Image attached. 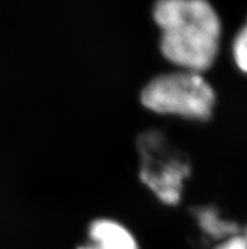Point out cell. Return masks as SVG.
<instances>
[{"instance_id":"6da1fadb","label":"cell","mask_w":247,"mask_h":249,"mask_svg":"<svg viewBox=\"0 0 247 249\" xmlns=\"http://www.w3.org/2000/svg\"><path fill=\"white\" fill-rule=\"evenodd\" d=\"M153 16L162 29L160 50L165 58L198 73L212 66L221 22L207 0H158Z\"/></svg>"},{"instance_id":"7a4b0ae2","label":"cell","mask_w":247,"mask_h":249,"mask_svg":"<svg viewBox=\"0 0 247 249\" xmlns=\"http://www.w3.org/2000/svg\"><path fill=\"white\" fill-rule=\"evenodd\" d=\"M141 103L154 113L207 120L212 115L216 95L199 73L184 70L151 80L141 92Z\"/></svg>"},{"instance_id":"3957f363","label":"cell","mask_w":247,"mask_h":249,"mask_svg":"<svg viewBox=\"0 0 247 249\" xmlns=\"http://www.w3.org/2000/svg\"><path fill=\"white\" fill-rule=\"evenodd\" d=\"M188 166L181 163H172L164 166L159 172L144 171L141 178L153 190L160 200L166 204H177L181 199V180L187 176Z\"/></svg>"},{"instance_id":"277c9868","label":"cell","mask_w":247,"mask_h":249,"mask_svg":"<svg viewBox=\"0 0 247 249\" xmlns=\"http://www.w3.org/2000/svg\"><path fill=\"white\" fill-rule=\"evenodd\" d=\"M94 244L80 249H139L136 240L122 225L111 220H96L90 227Z\"/></svg>"},{"instance_id":"5b68a950","label":"cell","mask_w":247,"mask_h":249,"mask_svg":"<svg viewBox=\"0 0 247 249\" xmlns=\"http://www.w3.org/2000/svg\"><path fill=\"white\" fill-rule=\"evenodd\" d=\"M198 220H199L200 227L208 234L216 238L227 237L232 234L237 233L238 229L235 224H230L226 221L221 220L218 215L212 209H203L197 213Z\"/></svg>"},{"instance_id":"8992f818","label":"cell","mask_w":247,"mask_h":249,"mask_svg":"<svg viewBox=\"0 0 247 249\" xmlns=\"http://www.w3.org/2000/svg\"><path fill=\"white\" fill-rule=\"evenodd\" d=\"M247 32L246 28H242L237 35L233 43V57L236 65L241 71H246L247 66Z\"/></svg>"},{"instance_id":"52a82bcc","label":"cell","mask_w":247,"mask_h":249,"mask_svg":"<svg viewBox=\"0 0 247 249\" xmlns=\"http://www.w3.org/2000/svg\"><path fill=\"white\" fill-rule=\"evenodd\" d=\"M216 249H246V239L244 235H233Z\"/></svg>"}]
</instances>
